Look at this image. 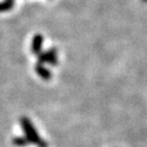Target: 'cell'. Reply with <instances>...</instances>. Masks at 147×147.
Here are the masks:
<instances>
[{
  "label": "cell",
  "mask_w": 147,
  "mask_h": 147,
  "mask_svg": "<svg viewBox=\"0 0 147 147\" xmlns=\"http://www.w3.org/2000/svg\"><path fill=\"white\" fill-rule=\"evenodd\" d=\"M21 127L23 129L25 137L27 138L31 144H35L37 147H48V144L43 138L38 134L36 128L34 127L31 119L27 117H22L20 119Z\"/></svg>",
  "instance_id": "cell-1"
},
{
  "label": "cell",
  "mask_w": 147,
  "mask_h": 147,
  "mask_svg": "<svg viewBox=\"0 0 147 147\" xmlns=\"http://www.w3.org/2000/svg\"><path fill=\"white\" fill-rule=\"evenodd\" d=\"M57 54H58L57 49L54 48V47L45 51V52L39 53L38 54V61H37V63H40V64L49 63L51 65H56L58 63Z\"/></svg>",
  "instance_id": "cell-2"
},
{
  "label": "cell",
  "mask_w": 147,
  "mask_h": 147,
  "mask_svg": "<svg viewBox=\"0 0 147 147\" xmlns=\"http://www.w3.org/2000/svg\"><path fill=\"white\" fill-rule=\"evenodd\" d=\"M44 37L41 34H36L32 39V44H31V50L34 54H39L42 52V47H43Z\"/></svg>",
  "instance_id": "cell-3"
},
{
  "label": "cell",
  "mask_w": 147,
  "mask_h": 147,
  "mask_svg": "<svg viewBox=\"0 0 147 147\" xmlns=\"http://www.w3.org/2000/svg\"><path fill=\"white\" fill-rule=\"evenodd\" d=\"M35 71H36L37 75L42 78L43 80L48 81L52 78V74H51V71L48 69H46L43 64L40 63H36V67H35Z\"/></svg>",
  "instance_id": "cell-4"
},
{
  "label": "cell",
  "mask_w": 147,
  "mask_h": 147,
  "mask_svg": "<svg viewBox=\"0 0 147 147\" xmlns=\"http://www.w3.org/2000/svg\"><path fill=\"white\" fill-rule=\"evenodd\" d=\"M12 144L18 147H26L29 144H31V143L29 142V140L25 136H18V137L12 138Z\"/></svg>",
  "instance_id": "cell-5"
},
{
  "label": "cell",
  "mask_w": 147,
  "mask_h": 147,
  "mask_svg": "<svg viewBox=\"0 0 147 147\" xmlns=\"http://www.w3.org/2000/svg\"><path fill=\"white\" fill-rule=\"evenodd\" d=\"M14 5V0H4L0 2V12H5L11 10Z\"/></svg>",
  "instance_id": "cell-6"
},
{
  "label": "cell",
  "mask_w": 147,
  "mask_h": 147,
  "mask_svg": "<svg viewBox=\"0 0 147 147\" xmlns=\"http://www.w3.org/2000/svg\"><path fill=\"white\" fill-rule=\"evenodd\" d=\"M143 2H147V0H142Z\"/></svg>",
  "instance_id": "cell-7"
}]
</instances>
